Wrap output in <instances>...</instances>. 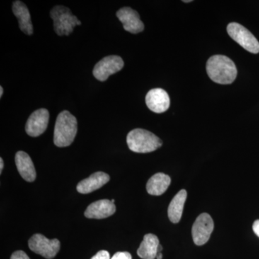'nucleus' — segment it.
<instances>
[{"instance_id": "9", "label": "nucleus", "mask_w": 259, "mask_h": 259, "mask_svg": "<svg viewBox=\"0 0 259 259\" xmlns=\"http://www.w3.org/2000/svg\"><path fill=\"white\" fill-rule=\"evenodd\" d=\"M49 122V112L41 108L32 112L25 125V131L31 137H38L45 132Z\"/></svg>"}, {"instance_id": "6", "label": "nucleus", "mask_w": 259, "mask_h": 259, "mask_svg": "<svg viewBox=\"0 0 259 259\" xmlns=\"http://www.w3.org/2000/svg\"><path fill=\"white\" fill-rule=\"evenodd\" d=\"M30 249L34 253L48 259L54 258L61 248L60 241L58 239H48L40 233L34 235L28 241Z\"/></svg>"}, {"instance_id": "12", "label": "nucleus", "mask_w": 259, "mask_h": 259, "mask_svg": "<svg viewBox=\"0 0 259 259\" xmlns=\"http://www.w3.org/2000/svg\"><path fill=\"white\" fill-rule=\"evenodd\" d=\"M115 203L109 199H101L88 206L84 212L85 217L90 219H104L115 212Z\"/></svg>"}, {"instance_id": "16", "label": "nucleus", "mask_w": 259, "mask_h": 259, "mask_svg": "<svg viewBox=\"0 0 259 259\" xmlns=\"http://www.w3.org/2000/svg\"><path fill=\"white\" fill-rule=\"evenodd\" d=\"M159 245L157 236L151 233L145 235L144 241L137 250L138 255L143 259H155L157 255Z\"/></svg>"}, {"instance_id": "22", "label": "nucleus", "mask_w": 259, "mask_h": 259, "mask_svg": "<svg viewBox=\"0 0 259 259\" xmlns=\"http://www.w3.org/2000/svg\"><path fill=\"white\" fill-rule=\"evenodd\" d=\"M253 231L259 238V220L255 221L253 224Z\"/></svg>"}, {"instance_id": "1", "label": "nucleus", "mask_w": 259, "mask_h": 259, "mask_svg": "<svg viewBox=\"0 0 259 259\" xmlns=\"http://www.w3.org/2000/svg\"><path fill=\"white\" fill-rule=\"evenodd\" d=\"M206 69L210 79L220 84L233 83L236 79L238 72L234 62L223 55H215L209 58Z\"/></svg>"}, {"instance_id": "23", "label": "nucleus", "mask_w": 259, "mask_h": 259, "mask_svg": "<svg viewBox=\"0 0 259 259\" xmlns=\"http://www.w3.org/2000/svg\"><path fill=\"white\" fill-rule=\"evenodd\" d=\"M3 168H4V161L3 158H0V173L3 172Z\"/></svg>"}, {"instance_id": "7", "label": "nucleus", "mask_w": 259, "mask_h": 259, "mask_svg": "<svg viewBox=\"0 0 259 259\" xmlns=\"http://www.w3.org/2000/svg\"><path fill=\"white\" fill-rule=\"evenodd\" d=\"M123 66L124 61L120 56H106L95 65L93 75L99 81H106L110 75L118 72Z\"/></svg>"}, {"instance_id": "20", "label": "nucleus", "mask_w": 259, "mask_h": 259, "mask_svg": "<svg viewBox=\"0 0 259 259\" xmlns=\"http://www.w3.org/2000/svg\"><path fill=\"white\" fill-rule=\"evenodd\" d=\"M10 259H30V258L23 250H17L12 254Z\"/></svg>"}, {"instance_id": "18", "label": "nucleus", "mask_w": 259, "mask_h": 259, "mask_svg": "<svg viewBox=\"0 0 259 259\" xmlns=\"http://www.w3.org/2000/svg\"><path fill=\"white\" fill-rule=\"evenodd\" d=\"M187 197V192L185 190H180L175 195L170 202L168 208V216L170 221L173 223H178L182 218L184 206Z\"/></svg>"}, {"instance_id": "3", "label": "nucleus", "mask_w": 259, "mask_h": 259, "mask_svg": "<svg viewBox=\"0 0 259 259\" xmlns=\"http://www.w3.org/2000/svg\"><path fill=\"white\" fill-rule=\"evenodd\" d=\"M127 144L131 151L139 153L153 152L162 146V141L146 130H133L127 134Z\"/></svg>"}, {"instance_id": "15", "label": "nucleus", "mask_w": 259, "mask_h": 259, "mask_svg": "<svg viewBox=\"0 0 259 259\" xmlns=\"http://www.w3.org/2000/svg\"><path fill=\"white\" fill-rule=\"evenodd\" d=\"M13 12L15 17L18 18L20 30L26 35H32L33 33V28L31 18L30 12L25 3L19 0L15 1L13 4Z\"/></svg>"}, {"instance_id": "21", "label": "nucleus", "mask_w": 259, "mask_h": 259, "mask_svg": "<svg viewBox=\"0 0 259 259\" xmlns=\"http://www.w3.org/2000/svg\"><path fill=\"white\" fill-rule=\"evenodd\" d=\"M91 259H110V255L107 250H100Z\"/></svg>"}, {"instance_id": "13", "label": "nucleus", "mask_w": 259, "mask_h": 259, "mask_svg": "<svg viewBox=\"0 0 259 259\" xmlns=\"http://www.w3.org/2000/svg\"><path fill=\"white\" fill-rule=\"evenodd\" d=\"M110 176L105 172L94 173L78 184L76 190L81 194H89L101 188L110 181Z\"/></svg>"}, {"instance_id": "14", "label": "nucleus", "mask_w": 259, "mask_h": 259, "mask_svg": "<svg viewBox=\"0 0 259 259\" xmlns=\"http://www.w3.org/2000/svg\"><path fill=\"white\" fill-rule=\"evenodd\" d=\"M15 159L18 172L24 180L28 182H34L36 178V171L28 153L18 151L15 155Z\"/></svg>"}, {"instance_id": "26", "label": "nucleus", "mask_w": 259, "mask_h": 259, "mask_svg": "<svg viewBox=\"0 0 259 259\" xmlns=\"http://www.w3.org/2000/svg\"><path fill=\"white\" fill-rule=\"evenodd\" d=\"M191 0H187V1H183V3H191Z\"/></svg>"}, {"instance_id": "11", "label": "nucleus", "mask_w": 259, "mask_h": 259, "mask_svg": "<svg viewBox=\"0 0 259 259\" xmlns=\"http://www.w3.org/2000/svg\"><path fill=\"white\" fill-rule=\"evenodd\" d=\"M146 103L151 111L156 113H163L169 108V96L163 89H153L146 95Z\"/></svg>"}, {"instance_id": "2", "label": "nucleus", "mask_w": 259, "mask_h": 259, "mask_svg": "<svg viewBox=\"0 0 259 259\" xmlns=\"http://www.w3.org/2000/svg\"><path fill=\"white\" fill-rule=\"evenodd\" d=\"M77 134V120L71 112L64 110L58 115L54 127V143L58 147H67Z\"/></svg>"}, {"instance_id": "8", "label": "nucleus", "mask_w": 259, "mask_h": 259, "mask_svg": "<svg viewBox=\"0 0 259 259\" xmlns=\"http://www.w3.org/2000/svg\"><path fill=\"white\" fill-rule=\"evenodd\" d=\"M214 229L212 218L207 213L199 214L192 226V238L197 245L205 244Z\"/></svg>"}, {"instance_id": "4", "label": "nucleus", "mask_w": 259, "mask_h": 259, "mask_svg": "<svg viewBox=\"0 0 259 259\" xmlns=\"http://www.w3.org/2000/svg\"><path fill=\"white\" fill-rule=\"evenodd\" d=\"M50 16L54 21V28L56 33L59 36L69 35L72 33L76 25L81 23L70 10L62 5H57L51 10Z\"/></svg>"}, {"instance_id": "19", "label": "nucleus", "mask_w": 259, "mask_h": 259, "mask_svg": "<svg viewBox=\"0 0 259 259\" xmlns=\"http://www.w3.org/2000/svg\"><path fill=\"white\" fill-rule=\"evenodd\" d=\"M110 259H132V255L128 252H117Z\"/></svg>"}, {"instance_id": "10", "label": "nucleus", "mask_w": 259, "mask_h": 259, "mask_svg": "<svg viewBox=\"0 0 259 259\" xmlns=\"http://www.w3.org/2000/svg\"><path fill=\"white\" fill-rule=\"evenodd\" d=\"M116 16L123 25L126 31L133 34H137L144 30V25L140 18L139 14L132 8H121L116 13Z\"/></svg>"}, {"instance_id": "5", "label": "nucleus", "mask_w": 259, "mask_h": 259, "mask_svg": "<svg viewBox=\"0 0 259 259\" xmlns=\"http://www.w3.org/2000/svg\"><path fill=\"white\" fill-rule=\"evenodd\" d=\"M228 35L245 50L258 54L259 42L254 35L241 24L231 23L227 27Z\"/></svg>"}, {"instance_id": "24", "label": "nucleus", "mask_w": 259, "mask_h": 259, "mask_svg": "<svg viewBox=\"0 0 259 259\" xmlns=\"http://www.w3.org/2000/svg\"><path fill=\"white\" fill-rule=\"evenodd\" d=\"M162 258H163V255H162V253H158L157 255H156V258L162 259Z\"/></svg>"}, {"instance_id": "25", "label": "nucleus", "mask_w": 259, "mask_h": 259, "mask_svg": "<svg viewBox=\"0 0 259 259\" xmlns=\"http://www.w3.org/2000/svg\"><path fill=\"white\" fill-rule=\"evenodd\" d=\"M3 93H4V90H3V87H0V97H3Z\"/></svg>"}, {"instance_id": "17", "label": "nucleus", "mask_w": 259, "mask_h": 259, "mask_svg": "<svg viewBox=\"0 0 259 259\" xmlns=\"http://www.w3.org/2000/svg\"><path fill=\"white\" fill-rule=\"evenodd\" d=\"M171 184V178L163 173H157L148 181L146 190L151 195L159 196L164 193Z\"/></svg>"}]
</instances>
